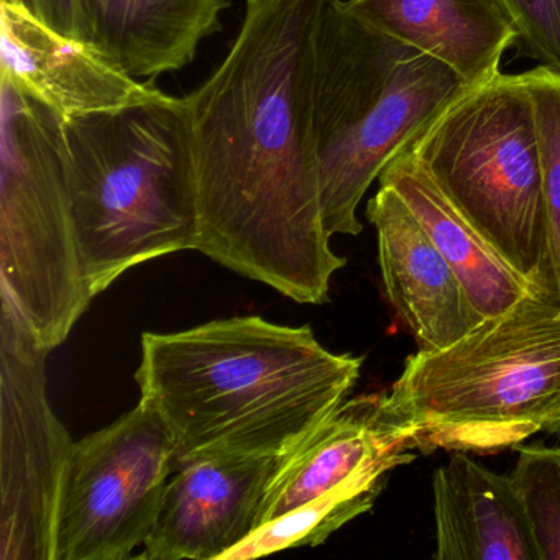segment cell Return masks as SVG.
I'll return each instance as SVG.
<instances>
[{
	"label": "cell",
	"mask_w": 560,
	"mask_h": 560,
	"mask_svg": "<svg viewBox=\"0 0 560 560\" xmlns=\"http://www.w3.org/2000/svg\"><path fill=\"white\" fill-rule=\"evenodd\" d=\"M326 0H258L221 67L183 97L199 208L196 250L296 303L329 301L330 248L314 139Z\"/></svg>",
	"instance_id": "6da1fadb"
},
{
	"label": "cell",
	"mask_w": 560,
	"mask_h": 560,
	"mask_svg": "<svg viewBox=\"0 0 560 560\" xmlns=\"http://www.w3.org/2000/svg\"><path fill=\"white\" fill-rule=\"evenodd\" d=\"M362 363L327 350L310 326L241 316L143 334L136 380L178 467L205 455H287L349 398Z\"/></svg>",
	"instance_id": "7a4b0ae2"
},
{
	"label": "cell",
	"mask_w": 560,
	"mask_h": 560,
	"mask_svg": "<svg viewBox=\"0 0 560 560\" xmlns=\"http://www.w3.org/2000/svg\"><path fill=\"white\" fill-rule=\"evenodd\" d=\"M63 129L71 209L94 298L137 265L198 248L183 100L68 117Z\"/></svg>",
	"instance_id": "3957f363"
},
{
	"label": "cell",
	"mask_w": 560,
	"mask_h": 560,
	"mask_svg": "<svg viewBox=\"0 0 560 560\" xmlns=\"http://www.w3.org/2000/svg\"><path fill=\"white\" fill-rule=\"evenodd\" d=\"M383 406L419 454H497L560 435V306L529 294L438 352H416Z\"/></svg>",
	"instance_id": "277c9868"
},
{
	"label": "cell",
	"mask_w": 560,
	"mask_h": 560,
	"mask_svg": "<svg viewBox=\"0 0 560 560\" xmlns=\"http://www.w3.org/2000/svg\"><path fill=\"white\" fill-rule=\"evenodd\" d=\"M470 90L412 50L326 0L314 57L313 119L324 228L359 235L357 209L383 170L411 152L439 114Z\"/></svg>",
	"instance_id": "5b68a950"
},
{
	"label": "cell",
	"mask_w": 560,
	"mask_h": 560,
	"mask_svg": "<svg viewBox=\"0 0 560 560\" xmlns=\"http://www.w3.org/2000/svg\"><path fill=\"white\" fill-rule=\"evenodd\" d=\"M63 122L0 78V298L48 352L94 300L71 209Z\"/></svg>",
	"instance_id": "8992f818"
},
{
	"label": "cell",
	"mask_w": 560,
	"mask_h": 560,
	"mask_svg": "<svg viewBox=\"0 0 560 560\" xmlns=\"http://www.w3.org/2000/svg\"><path fill=\"white\" fill-rule=\"evenodd\" d=\"M411 153L455 208L536 283L546 255V205L526 73H500L462 93Z\"/></svg>",
	"instance_id": "52a82bcc"
},
{
	"label": "cell",
	"mask_w": 560,
	"mask_h": 560,
	"mask_svg": "<svg viewBox=\"0 0 560 560\" xmlns=\"http://www.w3.org/2000/svg\"><path fill=\"white\" fill-rule=\"evenodd\" d=\"M176 452L160 416L139 402L74 442L55 508L51 560H126L155 526Z\"/></svg>",
	"instance_id": "ba28073f"
},
{
	"label": "cell",
	"mask_w": 560,
	"mask_h": 560,
	"mask_svg": "<svg viewBox=\"0 0 560 560\" xmlns=\"http://www.w3.org/2000/svg\"><path fill=\"white\" fill-rule=\"evenodd\" d=\"M0 301V559L51 560L58 490L74 442L48 401L50 352Z\"/></svg>",
	"instance_id": "9c48e42d"
},
{
	"label": "cell",
	"mask_w": 560,
	"mask_h": 560,
	"mask_svg": "<svg viewBox=\"0 0 560 560\" xmlns=\"http://www.w3.org/2000/svg\"><path fill=\"white\" fill-rule=\"evenodd\" d=\"M281 457L205 455L176 467L137 559L222 560L260 527Z\"/></svg>",
	"instance_id": "30bf717a"
},
{
	"label": "cell",
	"mask_w": 560,
	"mask_h": 560,
	"mask_svg": "<svg viewBox=\"0 0 560 560\" xmlns=\"http://www.w3.org/2000/svg\"><path fill=\"white\" fill-rule=\"evenodd\" d=\"M0 78L63 119L168 96L124 71L93 44L48 27L18 0H0Z\"/></svg>",
	"instance_id": "8fae6325"
},
{
	"label": "cell",
	"mask_w": 560,
	"mask_h": 560,
	"mask_svg": "<svg viewBox=\"0 0 560 560\" xmlns=\"http://www.w3.org/2000/svg\"><path fill=\"white\" fill-rule=\"evenodd\" d=\"M408 429L389 418L383 392L346 399L303 442L288 452L260 511V526L296 508L362 480H386L418 455Z\"/></svg>",
	"instance_id": "7c38bea8"
},
{
	"label": "cell",
	"mask_w": 560,
	"mask_h": 560,
	"mask_svg": "<svg viewBox=\"0 0 560 560\" xmlns=\"http://www.w3.org/2000/svg\"><path fill=\"white\" fill-rule=\"evenodd\" d=\"M375 225L383 288L419 352H438L485 319L444 255L408 206L388 186L366 206Z\"/></svg>",
	"instance_id": "4fadbf2b"
},
{
	"label": "cell",
	"mask_w": 560,
	"mask_h": 560,
	"mask_svg": "<svg viewBox=\"0 0 560 560\" xmlns=\"http://www.w3.org/2000/svg\"><path fill=\"white\" fill-rule=\"evenodd\" d=\"M380 34L434 58L467 88L501 73L517 34L497 0H343Z\"/></svg>",
	"instance_id": "5bb4252c"
},
{
	"label": "cell",
	"mask_w": 560,
	"mask_h": 560,
	"mask_svg": "<svg viewBox=\"0 0 560 560\" xmlns=\"http://www.w3.org/2000/svg\"><path fill=\"white\" fill-rule=\"evenodd\" d=\"M438 560H539L520 493L497 474L455 452L432 477Z\"/></svg>",
	"instance_id": "9a60e30c"
},
{
	"label": "cell",
	"mask_w": 560,
	"mask_h": 560,
	"mask_svg": "<svg viewBox=\"0 0 560 560\" xmlns=\"http://www.w3.org/2000/svg\"><path fill=\"white\" fill-rule=\"evenodd\" d=\"M378 179L405 201L485 319L539 293L536 283L455 208L411 152L393 160Z\"/></svg>",
	"instance_id": "2e32d148"
},
{
	"label": "cell",
	"mask_w": 560,
	"mask_h": 560,
	"mask_svg": "<svg viewBox=\"0 0 560 560\" xmlns=\"http://www.w3.org/2000/svg\"><path fill=\"white\" fill-rule=\"evenodd\" d=\"M90 44L133 78L188 67L229 0H83Z\"/></svg>",
	"instance_id": "e0dca14e"
},
{
	"label": "cell",
	"mask_w": 560,
	"mask_h": 560,
	"mask_svg": "<svg viewBox=\"0 0 560 560\" xmlns=\"http://www.w3.org/2000/svg\"><path fill=\"white\" fill-rule=\"evenodd\" d=\"M385 485L386 480H362L329 491L258 527L222 560L255 559L288 547L319 546L330 534L372 510Z\"/></svg>",
	"instance_id": "ac0fdd59"
},
{
	"label": "cell",
	"mask_w": 560,
	"mask_h": 560,
	"mask_svg": "<svg viewBox=\"0 0 560 560\" xmlns=\"http://www.w3.org/2000/svg\"><path fill=\"white\" fill-rule=\"evenodd\" d=\"M526 77L536 110L546 205V255L536 284L560 306V73L537 67Z\"/></svg>",
	"instance_id": "d6986e66"
},
{
	"label": "cell",
	"mask_w": 560,
	"mask_h": 560,
	"mask_svg": "<svg viewBox=\"0 0 560 560\" xmlns=\"http://www.w3.org/2000/svg\"><path fill=\"white\" fill-rule=\"evenodd\" d=\"M511 480L520 493L539 560H560V448L520 445Z\"/></svg>",
	"instance_id": "ffe728a7"
},
{
	"label": "cell",
	"mask_w": 560,
	"mask_h": 560,
	"mask_svg": "<svg viewBox=\"0 0 560 560\" xmlns=\"http://www.w3.org/2000/svg\"><path fill=\"white\" fill-rule=\"evenodd\" d=\"M517 34V50L560 73V0H497Z\"/></svg>",
	"instance_id": "44dd1931"
},
{
	"label": "cell",
	"mask_w": 560,
	"mask_h": 560,
	"mask_svg": "<svg viewBox=\"0 0 560 560\" xmlns=\"http://www.w3.org/2000/svg\"><path fill=\"white\" fill-rule=\"evenodd\" d=\"M18 2L48 27L55 28L67 37L90 44L83 0H18Z\"/></svg>",
	"instance_id": "7402d4cb"
},
{
	"label": "cell",
	"mask_w": 560,
	"mask_h": 560,
	"mask_svg": "<svg viewBox=\"0 0 560 560\" xmlns=\"http://www.w3.org/2000/svg\"><path fill=\"white\" fill-rule=\"evenodd\" d=\"M255 2H258V0H247V5L255 4Z\"/></svg>",
	"instance_id": "603a6c76"
}]
</instances>
